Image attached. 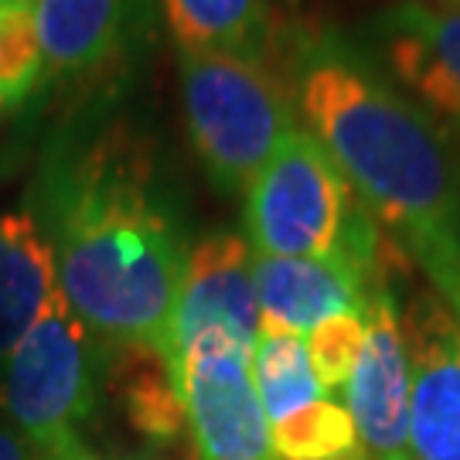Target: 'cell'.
<instances>
[{
	"label": "cell",
	"instance_id": "cell-1",
	"mask_svg": "<svg viewBox=\"0 0 460 460\" xmlns=\"http://www.w3.org/2000/svg\"><path fill=\"white\" fill-rule=\"evenodd\" d=\"M28 212L85 328L110 351L144 348L174 368L171 321L191 249L147 137L102 127L55 147Z\"/></svg>",
	"mask_w": 460,
	"mask_h": 460
},
{
	"label": "cell",
	"instance_id": "cell-2",
	"mask_svg": "<svg viewBox=\"0 0 460 460\" xmlns=\"http://www.w3.org/2000/svg\"><path fill=\"white\" fill-rule=\"evenodd\" d=\"M296 116L460 324V174L440 127L338 34L290 45Z\"/></svg>",
	"mask_w": 460,
	"mask_h": 460
},
{
	"label": "cell",
	"instance_id": "cell-3",
	"mask_svg": "<svg viewBox=\"0 0 460 460\" xmlns=\"http://www.w3.org/2000/svg\"><path fill=\"white\" fill-rule=\"evenodd\" d=\"M252 256L324 260L345 256L365 273L385 266V239L328 150L296 127L246 191Z\"/></svg>",
	"mask_w": 460,
	"mask_h": 460
},
{
	"label": "cell",
	"instance_id": "cell-4",
	"mask_svg": "<svg viewBox=\"0 0 460 460\" xmlns=\"http://www.w3.org/2000/svg\"><path fill=\"white\" fill-rule=\"evenodd\" d=\"M181 102L191 147L215 191L226 198L246 195L296 130L290 79L270 62L181 51Z\"/></svg>",
	"mask_w": 460,
	"mask_h": 460
},
{
	"label": "cell",
	"instance_id": "cell-5",
	"mask_svg": "<svg viewBox=\"0 0 460 460\" xmlns=\"http://www.w3.org/2000/svg\"><path fill=\"white\" fill-rule=\"evenodd\" d=\"M110 348L58 294L49 296L28 334L0 368V410L45 457L83 444V427L99 406Z\"/></svg>",
	"mask_w": 460,
	"mask_h": 460
},
{
	"label": "cell",
	"instance_id": "cell-6",
	"mask_svg": "<svg viewBox=\"0 0 460 460\" xmlns=\"http://www.w3.org/2000/svg\"><path fill=\"white\" fill-rule=\"evenodd\" d=\"M188 433L201 460H277L260 395L249 376V348L229 331H205L178 351Z\"/></svg>",
	"mask_w": 460,
	"mask_h": 460
},
{
	"label": "cell",
	"instance_id": "cell-7",
	"mask_svg": "<svg viewBox=\"0 0 460 460\" xmlns=\"http://www.w3.org/2000/svg\"><path fill=\"white\" fill-rule=\"evenodd\" d=\"M365 348L345 385V406L372 460L406 450L410 429V348L402 311L393 290V270L376 277L365 300Z\"/></svg>",
	"mask_w": 460,
	"mask_h": 460
},
{
	"label": "cell",
	"instance_id": "cell-8",
	"mask_svg": "<svg viewBox=\"0 0 460 460\" xmlns=\"http://www.w3.org/2000/svg\"><path fill=\"white\" fill-rule=\"evenodd\" d=\"M410 348L412 460H460V324L437 294H416L402 314Z\"/></svg>",
	"mask_w": 460,
	"mask_h": 460
},
{
	"label": "cell",
	"instance_id": "cell-9",
	"mask_svg": "<svg viewBox=\"0 0 460 460\" xmlns=\"http://www.w3.org/2000/svg\"><path fill=\"white\" fill-rule=\"evenodd\" d=\"M212 328L229 331L249 351L260 338L252 249L239 232L229 229L208 232L188 256L181 294H178L174 321H171L174 372H178V351Z\"/></svg>",
	"mask_w": 460,
	"mask_h": 460
},
{
	"label": "cell",
	"instance_id": "cell-10",
	"mask_svg": "<svg viewBox=\"0 0 460 460\" xmlns=\"http://www.w3.org/2000/svg\"><path fill=\"white\" fill-rule=\"evenodd\" d=\"M378 273H365L345 256H324V260L252 256L260 328L311 334L317 324L338 314H362Z\"/></svg>",
	"mask_w": 460,
	"mask_h": 460
},
{
	"label": "cell",
	"instance_id": "cell-11",
	"mask_svg": "<svg viewBox=\"0 0 460 460\" xmlns=\"http://www.w3.org/2000/svg\"><path fill=\"white\" fill-rule=\"evenodd\" d=\"M376 38L395 75L460 130V7L402 0L376 17Z\"/></svg>",
	"mask_w": 460,
	"mask_h": 460
},
{
	"label": "cell",
	"instance_id": "cell-12",
	"mask_svg": "<svg viewBox=\"0 0 460 460\" xmlns=\"http://www.w3.org/2000/svg\"><path fill=\"white\" fill-rule=\"evenodd\" d=\"M45 83L96 72L127 45L133 0H34Z\"/></svg>",
	"mask_w": 460,
	"mask_h": 460
},
{
	"label": "cell",
	"instance_id": "cell-13",
	"mask_svg": "<svg viewBox=\"0 0 460 460\" xmlns=\"http://www.w3.org/2000/svg\"><path fill=\"white\" fill-rule=\"evenodd\" d=\"M55 263L34 215L0 212V368L55 294Z\"/></svg>",
	"mask_w": 460,
	"mask_h": 460
},
{
	"label": "cell",
	"instance_id": "cell-14",
	"mask_svg": "<svg viewBox=\"0 0 460 460\" xmlns=\"http://www.w3.org/2000/svg\"><path fill=\"white\" fill-rule=\"evenodd\" d=\"M164 14L181 51L266 62L273 49L270 0H164Z\"/></svg>",
	"mask_w": 460,
	"mask_h": 460
},
{
	"label": "cell",
	"instance_id": "cell-15",
	"mask_svg": "<svg viewBox=\"0 0 460 460\" xmlns=\"http://www.w3.org/2000/svg\"><path fill=\"white\" fill-rule=\"evenodd\" d=\"M110 355L116 358L123 416L133 433L157 447L174 444L188 429L178 372L157 351H144V348L110 351Z\"/></svg>",
	"mask_w": 460,
	"mask_h": 460
},
{
	"label": "cell",
	"instance_id": "cell-16",
	"mask_svg": "<svg viewBox=\"0 0 460 460\" xmlns=\"http://www.w3.org/2000/svg\"><path fill=\"white\" fill-rule=\"evenodd\" d=\"M249 376L270 420V429L283 423L287 416L324 399V389L314 376L307 345L300 334L260 328V338L249 351Z\"/></svg>",
	"mask_w": 460,
	"mask_h": 460
},
{
	"label": "cell",
	"instance_id": "cell-17",
	"mask_svg": "<svg viewBox=\"0 0 460 460\" xmlns=\"http://www.w3.org/2000/svg\"><path fill=\"white\" fill-rule=\"evenodd\" d=\"M277 460H368L345 402L321 399L270 429Z\"/></svg>",
	"mask_w": 460,
	"mask_h": 460
},
{
	"label": "cell",
	"instance_id": "cell-18",
	"mask_svg": "<svg viewBox=\"0 0 460 460\" xmlns=\"http://www.w3.org/2000/svg\"><path fill=\"white\" fill-rule=\"evenodd\" d=\"M45 83V55L34 24V0H0V102L21 110Z\"/></svg>",
	"mask_w": 460,
	"mask_h": 460
},
{
	"label": "cell",
	"instance_id": "cell-19",
	"mask_svg": "<svg viewBox=\"0 0 460 460\" xmlns=\"http://www.w3.org/2000/svg\"><path fill=\"white\" fill-rule=\"evenodd\" d=\"M304 345H307V358H311V368L321 382V389L324 393L345 389L365 348L362 314H338L324 324H317Z\"/></svg>",
	"mask_w": 460,
	"mask_h": 460
},
{
	"label": "cell",
	"instance_id": "cell-20",
	"mask_svg": "<svg viewBox=\"0 0 460 460\" xmlns=\"http://www.w3.org/2000/svg\"><path fill=\"white\" fill-rule=\"evenodd\" d=\"M0 460H41V454L14 427L0 423Z\"/></svg>",
	"mask_w": 460,
	"mask_h": 460
},
{
	"label": "cell",
	"instance_id": "cell-21",
	"mask_svg": "<svg viewBox=\"0 0 460 460\" xmlns=\"http://www.w3.org/2000/svg\"><path fill=\"white\" fill-rule=\"evenodd\" d=\"M45 460H106L99 457V454H93L85 444H72L68 450H62V454H55V457H45ZM133 460H161V457H133Z\"/></svg>",
	"mask_w": 460,
	"mask_h": 460
},
{
	"label": "cell",
	"instance_id": "cell-22",
	"mask_svg": "<svg viewBox=\"0 0 460 460\" xmlns=\"http://www.w3.org/2000/svg\"><path fill=\"white\" fill-rule=\"evenodd\" d=\"M378 460H412L410 454H393V457H378Z\"/></svg>",
	"mask_w": 460,
	"mask_h": 460
},
{
	"label": "cell",
	"instance_id": "cell-23",
	"mask_svg": "<svg viewBox=\"0 0 460 460\" xmlns=\"http://www.w3.org/2000/svg\"><path fill=\"white\" fill-rule=\"evenodd\" d=\"M4 113H7V110H4V102H0V116H4Z\"/></svg>",
	"mask_w": 460,
	"mask_h": 460
},
{
	"label": "cell",
	"instance_id": "cell-24",
	"mask_svg": "<svg viewBox=\"0 0 460 460\" xmlns=\"http://www.w3.org/2000/svg\"><path fill=\"white\" fill-rule=\"evenodd\" d=\"M450 4H454V7H460V0H450Z\"/></svg>",
	"mask_w": 460,
	"mask_h": 460
}]
</instances>
